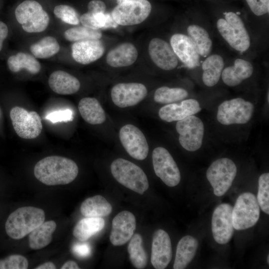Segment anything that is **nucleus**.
Here are the masks:
<instances>
[{"label":"nucleus","instance_id":"42","mask_svg":"<svg viewBox=\"0 0 269 269\" xmlns=\"http://www.w3.org/2000/svg\"><path fill=\"white\" fill-rule=\"evenodd\" d=\"M46 119L53 123L70 121L73 119L72 112L69 109L54 111L47 115Z\"/></svg>","mask_w":269,"mask_h":269},{"label":"nucleus","instance_id":"29","mask_svg":"<svg viewBox=\"0 0 269 269\" xmlns=\"http://www.w3.org/2000/svg\"><path fill=\"white\" fill-rule=\"evenodd\" d=\"M187 33L200 57H206L210 55L213 43L206 29L199 25L191 24L187 27Z\"/></svg>","mask_w":269,"mask_h":269},{"label":"nucleus","instance_id":"25","mask_svg":"<svg viewBox=\"0 0 269 269\" xmlns=\"http://www.w3.org/2000/svg\"><path fill=\"white\" fill-rule=\"evenodd\" d=\"M224 66V59L220 55L213 54L206 57L201 65L204 84L209 87L215 86L221 78Z\"/></svg>","mask_w":269,"mask_h":269},{"label":"nucleus","instance_id":"33","mask_svg":"<svg viewBox=\"0 0 269 269\" xmlns=\"http://www.w3.org/2000/svg\"><path fill=\"white\" fill-rule=\"evenodd\" d=\"M80 22L85 27L94 29L116 27L118 24L113 18L111 13L87 11L80 16Z\"/></svg>","mask_w":269,"mask_h":269},{"label":"nucleus","instance_id":"31","mask_svg":"<svg viewBox=\"0 0 269 269\" xmlns=\"http://www.w3.org/2000/svg\"><path fill=\"white\" fill-rule=\"evenodd\" d=\"M105 224V221L102 217H86L76 224L73 234L79 241L86 242L101 231Z\"/></svg>","mask_w":269,"mask_h":269},{"label":"nucleus","instance_id":"22","mask_svg":"<svg viewBox=\"0 0 269 269\" xmlns=\"http://www.w3.org/2000/svg\"><path fill=\"white\" fill-rule=\"evenodd\" d=\"M254 72V67L249 61L237 58L233 64L224 68L221 79L229 87H236L250 78Z\"/></svg>","mask_w":269,"mask_h":269},{"label":"nucleus","instance_id":"35","mask_svg":"<svg viewBox=\"0 0 269 269\" xmlns=\"http://www.w3.org/2000/svg\"><path fill=\"white\" fill-rule=\"evenodd\" d=\"M60 45L57 40L52 36L44 37L30 47L32 54L36 58H48L57 53Z\"/></svg>","mask_w":269,"mask_h":269},{"label":"nucleus","instance_id":"23","mask_svg":"<svg viewBox=\"0 0 269 269\" xmlns=\"http://www.w3.org/2000/svg\"><path fill=\"white\" fill-rule=\"evenodd\" d=\"M137 57L138 52L135 46L131 43L124 42L108 52L106 62L112 67H124L132 65Z\"/></svg>","mask_w":269,"mask_h":269},{"label":"nucleus","instance_id":"48","mask_svg":"<svg viewBox=\"0 0 269 269\" xmlns=\"http://www.w3.org/2000/svg\"><path fill=\"white\" fill-rule=\"evenodd\" d=\"M267 262H268V264H269V255H268V257H267Z\"/></svg>","mask_w":269,"mask_h":269},{"label":"nucleus","instance_id":"3","mask_svg":"<svg viewBox=\"0 0 269 269\" xmlns=\"http://www.w3.org/2000/svg\"><path fill=\"white\" fill-rule=\"evenodd\" d=\"M45 218L44 211L40 208H18L8 217L5 224L6 233L13 239H21L43 223Z\"/></svg>","mask_w":269,"mask_h":269},{"label":"nucleus","instance_id":"7","mask_svg":"<svg viewBox=\"0 0 269 269\" xmlns=\"http://www.w3.org/2000/svg\"><path fill=\"white\" fill-rule=\"evenodd\" d=\"M260 207L256 197L251 192H245L237 198L232 212L234 229L243 230L254 226L258 221Z\"/></svg>","mask_w":269,"mask_h":269},{"label":"nucleus","instance_id":"13","mask_svg":"<svg viewBox=\"0 0 269 269\" xmlns=\"http://www.w3.org/2000/svg\"><path fill=\"white\" fill-rule=\"evenodd\" d=\"M121 143L128 154L137 160H143L147 156L149 147L145 136L136 127L127 124L119 132Z\"/></svg>","mask_w":269,"mask_h":269},{"label":"nucleus","instance_id":"37","mask_svg":"<svg viewBox=\"0 0 269 269\" xmlns=\"http://www.w3.org/2000/svg\"><path fill=\"white\" fill-rule=\"evenodd\" d=\"M66 40L77 42L87 40H98L102 36L100 29H94L84 26H76L66 30L64 33Z\"/></svg>","mask_w":269,"mask_h":269},{"label":"nucleus","instance_id":"43","mask_svg":"<svg viewBox=\"0 0 269 269\" xmlns=\"http://www.w3.org/2000/svg\"><path fill=\"white\" fill-rule=\"evenodd\" d=\"M76 243L72 247V252L75 255L79 258H86L89 256L91 253L90 245L85 242Z\"/></svg>","mask_w":269,"mask_h":269},{"label":"nucleus","instance_id":"46","mask_svg":"<svg viewBox=\"0 0 269 269\" xmlns=\"http://www.w3.org/2000/svg\"><path fill=\"white\" fill-rule=\"evenodd\" d=\"M61 269H78L79 266L76 262L69 261L66 262L61 268Z\"/></svg>","mask_w":269,"mask_h":269},{"label":"nucleus","instance_id":"27","mask_svg":"<svg viewBox=\"0 0 269 269\" xmlns=\"http://www.w3.org/2000/svg\"><path fill=\"white\" fill-rule=\"evenodd\" d=\"M198 246V242L193 237L187 235L179 241L176 248L174 269H184L194 257Z\"/></svg>","mask_w":269,"mask_h":269},{"label":"nucleus","instance_id":"9","mask_svg":"<svg viewBox=\"0 0 269 269\" xmlns=\"http://www.w3.org/2000/svg\"><path fill=\"white\" fill-rule=\"evenodd\" d=\"M151 10V4L147 0H126L118 4L111 14L118 25L130 26L142 22Z\"/></svg>","mask_w":269,"mask_h":269},{"label":"nucleus","instance_id":"26","mask_svg":"<svg viewBox=\"0 0 269 269\" xmlns=\"http://www.w3.org/2000/svg\"><path fill=\"white\" fill-rule=\"evenodd\" d=\"M78 110L84 121L91 125L101 124L106 119L104 110L95 98L85 97L81 99Z\"/></svg>","mask_w":269,"mask_h":269},{"label":"nucleus","instance_id":"10","mask_svg":"<svg viewBox=\"0 0 269 269\" xmlns=\"http://www.w3.org/2000/svg\"><path fill=\"white\" fill-rule=\"evenodd\" d=\"M181 146L188 151H195L201 147L204 136V125L200 118L189 116L176 124Z\"/></svg>","mask_w":269,"mask_h":269},{"label":"nucleus","instance_id":"11","mask_svg":"<svg viewBox=\"0 0 269 269\" xmlns=\"http://www.w3.org/2000/svg\"><path fill=\"white\" fill-rule=\"evenodd\" d=\"M10 118L16 134L25 139H33L41 133V119L35 111L28 112L25 109L15 107L10 111Z\"/></svg>","mask_w":269,"mask_h":269},{"label":"nucleus","instance_id":"15","mask_svg":"<svg viewBox=\"0 0 269 269\" xmlns=\"http://www.w3.org/2000/svg\"><path fill=\"white\" fill-rule=\"evenodd\" d=\"M146 87L139 83H119L111 90V96L114 104L119 108L134 106L146 96Z\"/></svg>","mask_w":269,"mask_h":269},{"label":"nucleus","instance_id":"4","mask_svg":"<svg viewBox=\"0 0 269 269\" xmlns=\"http://www.w3.org/2000/svg\"><path fill=\"white\" fill-rule=\"evenodd\" d=\"M111 171L118 182L139 194H143L148 188L145 173L140 167L128 160L121 158L114 160Z\"/></svg>","mask_w":269,"mask_h":269},{"label":"nucleus","instance_id":"24","mask_svg":"<svg viewBox=\"0 0 269 269\" xmlns=\"http://www.w3.org/2000/svg\"><path fill=\"white\" fill-rule=\"evenodd\" d=\"M48 84L53 92L60 95L75 94L80 88V83L75 77L61 70L55 71L50 75Z\"/></svg>","mask_w":269,"mask_h":269},{"label":"nucleus","instance_id":"8","mask_svg":"<svg viewBox=\"0 0 269 269\" xmlns=\"http://www.w3.org/2000/svg\"><path fill=\"white\" fill-rule=\"evenodd\" d=\"M237 169L234 161L227 157L216 159L209 166L206 177L217 196L224 195L229 190L236 176Z\"/></svg>","mask_w":269,"mask_h":269},{"label":"nucleus","instance_id":"2","mask_svg":"<svg viewBox=\"0 0 269 269\" xmlns=\"http://www.w3.org/2000/svg\"><path fill=\"white\" fill-rule=\"evenodd\" d=\"M216 21L217 30L223 39L235 50L244 53L250 47L251 41L244 22L239 14L225 12Z\"/></svg>","mask_w":269,"mask_h":269},{"label":"nucleus","instance_id":"18","mask_svg":"<svg viewBox=\"0 0 269 269\" xmlns=\"http://www.w3.org/2000/svg\"><path fill=\"white\" fill-rule=\"evenodd\" d=\"M170 44L178 60L186 67L194 68L199 65L201 57L187 35L174 34L170 39Z\"/></svg>","mask_w":269,"mask_h":269},{"label":"nucleus","instance_id":"49","mask_svg":"<svg viewBox=\"0 0 269 269\" xmlns=\"http://www.w3.org/2000/svg\"><path fill=\"white\" fill-rule=\"evenodd\" d=\"M269 92H268V103H269Z\"/></svg>","mask_w":269,"mask_h":269},{"label":"nucleus","instance_id":"45","mask_svg":"<svg viewBox=\"0 0 269 269\" xmlns=\"http://www.w3.org/2000/svg\"><path fill=\"white\" fill-rule=\"evenodd\" d=\"M8 32L7 25L2 21H0V51L2 48L3 42L7 36Z\"/></svg>","mask_w":269,"mask_h":269},{"label":"nucleus","instance_id":"34","mask_svg":"<svg viewBox=\"0 0 269 269\" xmlns=\"http://www.w3.org/2000/svg\"><path fill=\"white\" fill-rule=\"evenodd\" d=\"M128 247L130 261L134 267L142 269L145 267L147 254L142 246V237L138 234L133 235Z\"/></svg>","mask_w":269,"mask_h":269},{"label":"nucleus","instance_id":"19","mask_svg":"<svg viewBox=\"0 0 269 269\" xmlns=\"http://www.w3.org/2000/svg\"><path fill=\"white\" fill-rule=\"evenodd\" d=\"M172 255L170 238L165 231L159 229L153 236L151 263L156 269H164L170 263Z\"/></svg>","mask_w":269,"mask_h":269},{"label":"nucleus","instance_id":"12","mask_svg":"<svg viewBox=\"0 0 269 269\" xmlns=\"http://www.w3.org/2000/svg\"><path fill=\"white\" fill-rule=\"evenodd\" d=\"M152 158L155 174L166 185L174 187L179 183L181 179L179 169L173 158L166 148L161 146L154 148Z\"/></svg>","mask_w":269,"mask_h":269},{"label":"nucleus","instance_id":"20","mask_svg":"<svg viewBox=\"0 0 269 269\" xmlns=\"http://www.w3.org/2000/svg\"><path fill=\"white\" fill-rule=\"evenodd\" d=\"M201 110L199 102L195 99L184 100L179 104L171 103L161 107L158 116L163 121L172 122L180 121Z\"/></svg>","mask_w":269,"mask_h":269},{"label":"nucleus","instance_id":"30","mask_svg":"<svg viewBox=\"0 0 269 269\" xmlns=\"http://www.w3.org/2000/svg\"><path fill=\"white\" fill-rule=\"evenodd\" d=\"M112 211L110 203L102 196L95 195L85 199L80 207L81 214L85 217H102Z\"/></svg>","mask_w":269,"mask_h":269},{"label":"nucleus","instance_id":"36","mask_svg":"<svg viewBox=\"0 0 269 269\" xmlns=\"http://www.w3.org/2000/svg\"><path fill=\"white\" fill-rule=\"evenodd\" d=\"M188 96V92L184 88L162 86L156 90L153 98L156 103L169 104L183 100Z\"/></svg>","mask_w":269,"mask_h":269},{"label":"nucleus","instance_id":"38","mask_svg":"<svg viewBox=\"0 0 269 269\" xmlns=\"http://www.w3.org/2000/svg\"><path fill=\"white\" fill-rule=\"evenodd\" d=\"M257 200L262 210L269 214V173H264L259 178Z\"/></svg>","mask_w":269,"mask_h":269},{"label":"nucleus","instance_id":"47","mask_svg":"<svg viewBox=\"0 0 269 269\" xmlns=\"http://www.w3.org/2000/svg\"><path fill=\"white\" fill-rule=\"evenodd\" d=\"M56 269L55 265L52 262H46L42 264L36 268L35 269Z\"/></svg>","mask_w":269,"mask_h":269},{"label":"nucleus","instance_id":"16","mask_svg":"<svg viewBox=\"0 0 269 269\" xmlns=\"http://www.w3.org/2000/svg\"><path fill=\"white\" fill-rule=\"evenodd\" d=\"M135 227L136 220L132 213L128 211L120 212L112 221L110 236L111 243L116 246L125 244L133 236Z\"/></svg>","mask_w":269,"mask_h":269},{"label":"nucleus","instance_id":"32","mask_svg":"<svg viewBox=\"0 0 269 269\" xmlns=\"http://www.w3.org/2000/svg\"><path fill=\"white\" fill-rule=\"evenodd\" d=\"M7 64L9 69L14 73L24 69L31 74H35L41 69L40 64L33 56L22 52L9 56Z\"/></svg>","mask_w":269,"mask_h":269},{"label":"nucleus","instance_id":"6","mask_svg":"<svg viewBox=\"0 0 269 269\" xmlns=\"http://www.w3.org/2000/svg\"><path fill=\"white\" fill-rule=\"evenodd\" d=\"M15 16L22 29L29 33L43 31L49 23V16L37 1L26 0L15 10Z\"/></svg>","mask_w":269,"mask_h":269},{"label":"nucleus","instance_id":"1","mask_svg":"<svg viewBox=\"0 0 269 269\" xmlns=\"http://www.w3.org/2000/svg\"><path fill=\"white\" fill-rule=\"evenodd\" d=\"M77 164L72 159L49 156L40 160L34 168V174L41 183L49 186L72 182L78 174Z\"/></svg>","mask_w":269,"mask_h":269},{"label":"nucleus","instance_id":"44","mask_svg":"<svg viewBox=\"0 0 269 269\" xmlns=\"http://www.w3.org/2000/svg\"><path fill=\"white\" fill-rule=\"evenodd\" d=\"M88 11L95 13L105 12L106 5L105 3L100 0H93L88 4Z\"/></svg>","mask_w":269,"mask_h":269},{"label":"nucleus","instance_id":"50","mask_svg":"<svg viewBox=\"0 0 269 269\" xmlns=\"http://www.w3.org/2000/svg\"></svg>","mask_w":269,"mask_h":269},{"label":"nucleus","instance_id":"28","mask_svg":"<svg viewBox=\"0 0 269 269\" xmlns=\"http://www.w3.org/2000/svg\"><path fill=\"white\" fill-rule=\"evenodd\" d=\"M53 220L44 222L29 234L28 245L32 250H39L49 245L56 228Z\"/></svg>","mask_w":269,"mask_h":269},{"label":"nucleus","instance_id":"5","mask_svg":"<svg viewBox=\"0 0 269 269\" xmlns=\"http://www.w3.org/2000/svg\"><path fill=\"white\" fill-rule=\"evenodd\" d=\"M255 106L242 98H236L222 102L217 109L216 118L224 126L244 125L252 119Z\"/></svg>","mask_w":269,"mask_h":269},{"label":"nucleus","instance_id":"21","mask_svg":"<svg viewBox=\"0 0 269 269\" xmlns=\"http://www.w3.org/2000/svg\"><path fill=\"white\" fill-rule=\"evenodd\" d=\"M72 56L78 63L89 64L100 59L105 52L103 42L98 40L75 42L71 46Z\"/></svg>","mask_w":269,"mask_h":269},{"label":"nucleus","instance_id":"41","mask_svg":"<svg viewBox=\"0 0 269 269\" xmlns=\"http://www.w3.org/2000/svg\"><path fill=\"white\" fill-rule=\"evenodd\" d=\"M252 12L256 15H264L269 12V0H246Z\"/></svg>","mask_w":269,"mask_h":269},{"label":"nucleus","instance_id":"40","mask_svg":"<svg viewBox=\"0 0 269 269\" xmlns=\"http://www.w3.org/2000/svg\"><path fill=\"white\" fill-rule=\"evenodd\" d=\"M27 259L20 255H11L0 260V269H26Z\"/></svg>","mask_w":269,"mask_h":269},{"label":"nucleus","instance_id":"17","mask_svg":"<svg viewBox=\"0 0 269 269\" xmlns=\"http://www.w3.org/2000/svg\"><path fill=\"white\" fill-rule=\"evenodd\" d=\"M148 53L152 62L159 68L170 71L175 69L178 59L171 45L160 38H153L148 45Z\"/></svg>","mask_w":269,"mask_h":269},{"label":"nucleus","instance_id":"14","mask_svg":"<svg viewBox=\"0 0 269 269\" xmlns=\"http://www.w3.org/2000/svg\"><path fill=\"white\" fill-rule=\"evenodd\" d=\"M232 209L230 204L222 203L215 208L213 213L212 232L215 241L219 244H226L232 238L234 231L232 220Z\"/></svg>","mask_w":269,"mask_h":269},{"label":"nucleus","instance_id":"39","mask_svg":"<svg viewBox=\"0 0 269 269\" xmlns=\"http://www.w3.org/2000/svg\"><path fill=\"white\" fill-rule=\"evenodd\" d=\"M54 13L63 22L72 24L78 25L80 22V16L76 10L72 6L61 4L54 8Z\"/></svg>","mask_w":269,"mask_h":269}]
</instances>
